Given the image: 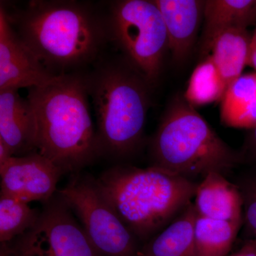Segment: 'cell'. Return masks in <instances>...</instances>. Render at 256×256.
I'll return each instance as SVG.
<instances>
[{
    "label": "cell",
    "instance_id": "21",
    "mask_svg": "<svg viewBox=\"0 0 256 256\" xmlns=\"http://www.w3.org/2000/svg\"><path fill=\"white\" fill-rule=\"evenodd\" d=\"M234 182L242 194L246 226L256 238V166L239 174Z\"/></svg>",
    "mask_w": 256,
    "mask_h": 256
},
{
    "label": "cell",
    "instance_id": "10",
    "mask_svg": "<svg viewBox=\"0 0 256 256\" xmlns=\"http://www.w3.org/2000/svg\"><path fill=\"white\" fill-rule=\"evenodd\" d=\"M43 65L12 26L0 6V90L42 86L56 78Z\"/></svg>",
    "mask_w": 256,
    "mask_h": 256
},
{
    "label": "cell",
    "instance_id": "1",
    "mask_svg": "<svg viewBox=\"0 0 256 256\" xmlns=\"http://www.w3.org/2000/svg\"><path fill=\"white\" fill-rule=\"evenodd\" d=\"M4 10L22 40L56 76L94 66L110 43L106 12L90 2L32 0Z\"/></svg>",
    "mask_w": 256,
    "mask_h": 256
},
{
    "label": "cell",
    "instance_id": "4",
    "mask_svg": "<svg viewBox=\"0 0 256 256\" xmlns=\"http://www.w3.org/2000/svg\"><path fill=\"white\" fill-rule=\"evenodd\" d=\"M97 182L142 245L191 203L198 184L156 166L130 165H118L106 170Z\"/></svg>",
    "mask_w": 256,
    "mask_h": 256
},
{
    "label": "cell",
    "instance_id": "6",
    "mask_svg": "<svg viewBox=\"0 0 256 256\" xmlns=\"http://www.w3.org/2000/svg\"><path fill=\"white\" fill-rule=\"evenodd\" d=\"M109 42L154 86L169 50L162 15L153 0L111 1L106 10Z\"/></svg>",
    "mask_w": 256,
    "mask_h": 256
},
{
    "label": "cell",
    "instance_id": "3",
    "mask_svg": "<svg viewBox=\"0 0 256 256\" xmlns=\"http://www.w3.org/2000/svg\"><path fill=\"white\" fill-rule=\"evenodd\" d=\"M86 80L100 156L133 154L142 143L152 86L122 56H104L86 73Z\"/></svg>",
    "mask_w": 256,
    "mask_h": 256
},
{
    "label": "cell",
    "instance_id": "7",
    "mask_svg": "<svg viewBox=\"0 0 256 256\" xmlns=\"http://www.w3.org/2000/svg\"><path fill=\"white\" fill-rule=\"evenodd\" d=\"M104 256H139L142 244L124 224L97 180L76 175L57 192Z\"/></svg>",
    "mask_w": 256,
    "mask_h": 256
},
{
    "label": "cell",
    "instance_id": "23",
    "mask_svg": "<svg viewBox=\"0 0 256 256\" xmlns=\"http://www.w3.org/2000/svg\"><path fill=\"white\" fill-rule=\"evenodd\" d=\"M2 256H37L28 240L22 236L20 242L14 246H3Z\"/></svg>",
    "mask_w": 256,
    "mask_h": 256
},
{
    "label": "cell",
    "instance_id": "12",
    "mask_svg": "<svg viewBox=\"0 0 256 256\" xmlns=\"http://www.w3.org/2000/svg\"><path fill=\"white\" fill-rule=\"evenodd\" d=\"M0 140L13 156L36 151V128L31 104L18 89L0 90Z\"/></svg>",
    "mask_w": 256,
    "mask_h": 256
},
{
    "label": "cell",
    "instance_id": "19",
    "mask_svg": "<svg viewBox=\"0 0 256 256\" xmlns=\"http://www.w3.org/2000/svg\"><path fill=\"white\" fill-rule=\"evenodd\" d=\"M227 89L212 56L208 55L194 70L184 97L195 108L222 100Z\"/></svg>",
    "mask_w": 256,
    "mask_h": 256
},
{
    "label": "cell",
    "instance_id": "8",
    "mask_svg": "<svg viewBox=\"0 0 256 256\" xmlns=\"http://www.w3.org/2000/svg\"><path fill=\"white\" fill-rule=\"evenodd\" d=\"M24 237L37 256H104L58 193L44 204L36 226Z\"/></svg>",
    "mask_w": 256,
    "mask_h": 256
},
{
    "label": "cell",
    "instance_id": "14",
    "mask_svg": "<svg viewBox=\"0 0 256 256\" xmlns=\"http://www.w3.org/2000/svg\"><path fill=\"white\" fill-rule=\"evenodd\" d=\"M198 42L202 58L210 55L212 43L222 32L256 24V0H206Z\"/></svg>",
    "mask_w": 256,
    "mask_h": 256
},
{
    "label": "cell",
    "instance_id": "15",
    "mask_svg": "<svg viewBox=\"0 0 256 256\" xmlns=\"http://www.w3.org/2000/svg\"><path fill=\"white\" fill-rule=\"evenodd\" d=\"M196 216L191 202L168 226L143 244L139 256H195Z\"/></svg>",
    "mask_w": 256,
    "mask_h": 256
},
{
    "label": "cell",
    "instance_id": "20",
    "mask_svg": "<svg viewBox=\"0 0 256 256\" xmlns=\"http://www.w3.org/2000/svg\"><path fill=\"white\" fill-rule=\"evenodd\" d=\"M41 212L28 203L0 194V242L8 245L36 226Z\"/></svg>",
    "mask_w": 256,
    "mask_h": 256
},
{
    "label": "cell",
    "instance_id": "9",
    "mask_svg": "<svg viewBox=\"0 0 256 256\" xmlns=\"http://www.w3.org/2000/svg\"><path fill=\"white\" fill-rule=\"evenodd\" d=\"M64 174L38 152L13 156L0 166V194L28 204L34 201L45 204L56 194L57 184Z\"/></svg>",
    "mask_w": 256,
    "mask_h": 256
},
{
    "label": "cell",
    "instance_id": "2",
    "mask_svg": "<svg viewBox=\"0 0 256 256\" xmlns=\"http://www.w3.org/2000/svg\"><path fill=\"white\" fill-rule=\"evenodd\" d=\"M36 151L64 174L76 172L100 156L89 106L86 72L58 76L28 88Z\"/></svg>",
    "mask_w": 256,
    "mask_h": 256
},
{
    "label": "cell",
    "instance_id": "28",
    "mask_svg": "<svg viewBox=\"0 0 256 256\" xmlns=\"http://www.w3.org/2000/svg\"><path fill=\"white\" fill-rule=\"evenodd\" d=\"M252 244H254V246H255L256 249V238H254L252 239Z\"/></svg>",
    "mask_w": 256,
    "mask_h": 256
},
{
    "label": "cell",
    "instance_id": "11",
    "mask_svg": "<svg viewBox=\"0 0 256 256\" xmlns=\"http://www.w3.org/2000/svg\"><path fill=\"white\" fill-rule=\"evenodd\" d=\"M164 20L172 60L182 65L188 60L196 44L204 18L205 1L153 0Z\"/></svg>",
    "mask_w": 256,
    "mask_h": 256
},
{
    "label": "cell",
    "instance_id": "25",
    "mask_svg": "<svg viewBox=\"0 0 256 256\" xmlns=\"http://www.w3.org/2000/svg\"><path fill=\"white\" fill-rule=\"evenodd\" d=\"M12 156L13 154L10 148L4 142L0 140V166L5 164Z\"/></svg>",
    "mask_w": 256,
    "mask_h": 256
},
{
    "label": "cell",
    "instance_id": "27",
    "mask_svg": "<svg viewBox=\"0 0 256 256\" xmlns=\"http://www.w3.org/2000/svg\"><path fill=\"white\" fill-rule=\"evenodd\" d=\"M250 46L256 47V26L255 30H254V34H252V41H250Z\"/></svg>",
    "mask_w": 256,
    "mask_h": 256
},
{
    "label": "cell",
    "instance_id": "16",
    "mask_svg": "<svg viewBox=\"0 0 256 256\" xmlns=\"http://www.w3.org/2000/svg\"><path fill=\"white\" fill-rule=\"evenodd\" d=\"M250 41L247 28H232L220 33L212 43L210 55L228 88L247 66Z\"/></svg>",
    "mask_w": 256,
    "mask_h": 256
},
{
    "label": "cell",
    "instance_id": "5",
    "mask_svg": "<svg viewBox=\"0 0 256 256\" xmlns=\"http://www.w3.org/2000/svg\"><path fill=\"white\" fill-rule=\"evenodd\" d=\"M150 152L152 166L195 182L212 172L226 176L242 164L239 152L224 142L181 95L170 100L152 138Z\"/></svg>",
    "mask_w": 256,
    "mask_h": 256
},
{
    "label": "cell",
    "instance_id": "24",
    "mask_svg": "<svg viewBox=\"0 0 256 256\" xmlns=\"http://www.w3.org/2000/svg\"><path fill=\"white\" fill-rule=\"evenodd\" d=\"M230 256H256V249L252 240H248L240 250Z\"/></svg>",
    "mask_w": 256,
    "mask_h": 256
},
{
    "label": "cell",
    "instance_id": "17",
    "mask_svg": "<svg viewBox=\"0 0 256 256\" xmlns=\"http://www.w3.org/2000/svg\"><path fill=\"white\" fill-rule=\"evenodd\" d=\"M220 121L224 126L252 130L256 126V72L242 74L224 94Z\"/></svg>",
    "mask_w": 256,
    "mask_h": 256
},
{
    "label": "cell",
    "instance_id": "13",
    "mask_svg": "<svg viewBox=\"0 0 256 256\" xmlns=\"http://www.w3.org/2000/svg\"><path fill=\"white\" fill-rule=\"evenodd\" d=\"M197 214L213 220L242 224L244 205L237 185L225 175L212 172L197 186L194 202Z\"/></svg>",
    "mask_w": 256,
    "mask_h": 256
},
{
    "label": "cell",
    "instance_id": "26",
    "mask_svg": "<svg viewBox=\"0 0 256 256\" xmlns=\"http://www.w3.org/2000/svg\"><path fill=\"white\" fill-rule=\"evenodd\" d=\"M247 66L252 67L256 72V47L250 46Z\"/></svg>",
    "mask_w": 256,
    "mask_h": 256
},
{
    "label": "cell",
    "instance_id": "18",
    "mask_svg": "<svg viewBox=\"0 0 256 256\" xmlns=\"http://www.w3.org/2000/svg\"><path fill=\"white\" fill-rule=\"evenodd\" d=\"M242 224L197 214L194 225L195 256H226Z\"/></svg>",
    "mask_w": 256,
    "mask_h": 256
},
{
    "label": "cell",
    "instance_id": "22",
    "mask_svg": "<svg viewBox=\"0 0 256 256\" xmlns=\"http://www.w3.org/2000/svg\"><path fill=\"white\" fill-rule=\"evenodd\" d=\"M239 154L242 164L256 166V126L250 130Z\"/></svg>",
    "mask_w": 256,
    "mask_h": 256
}]
</instances>
